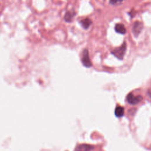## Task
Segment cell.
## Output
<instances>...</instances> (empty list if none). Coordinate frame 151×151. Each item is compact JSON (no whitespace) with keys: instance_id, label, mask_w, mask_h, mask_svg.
Segmentation results:
<instances>
[{"instance_id":"cell-1","label":"cell","mask_w":151,"mask_h":151,"mask_svg":"<svg viewBox=\"0 0 151 151\" xmlns=\"http://www.w3.org/2000/svg\"><path fill=\"white\" fill-rule=\"evenodd\" d=\"M127 43H126V42H124L121 45L120 47L113 50L111 52V53L116 58L121 60H123L124 58L125 53L127 52Z\"/></svg>"},{"instance_id":"cell-2","label":"cell","mask_w":151,"mask_h":151,"mask_svg":"<svg viewBox=\"0 0 151 151\" xmlns=\"http://www.w3.org/2000/svg\"><path fill=\"white\" fill-rule=\"evenodd\" d=\"M142 96H135L133 93H129L127 97V102L130 104L132 105H135L140 103L142 100Z\"/></svg>"},{"instance_id":"cell-3","label":"cell","mask_w":151,"mask_h":151,"mask_svg":"<svg viewBox=\"0 0 151 151\" xmlns=\"http://www.w3.org/2000/svg\"><path fill=\"white\" fill-rule=\"evenodd\" d=\"M82 62L84 66L87 68H90L92 66V63L89 57V53L87 49H85L83 52V56L82 58Z\"/></svg>"},{"instance_id":"cell-4","label":"cell","mask_w":151,"mask_h":151,"mask_svg":"<svg viewBox=\"0 0 151 151\" xmlns=\"http://www.w3.org/2000/svg\"><path fill=\"white\" fill-rule=\"evenodd\" d=\"M143 24L139 21H136L132 27V33L135 37H138L143 29Z\"/></svg>"},{"instance_id":"cell-5","label":"cell","mask_w":151,"mask_h":151,"mask_svg":"<svg viewBox=\"0 0 151 151\" xmlns=\"http://www.w3.org/2000/svg\"><path fill=\"white\" fill-rule=\"evenodd\" d=\"M115 30L117 33H119L120 34L124 35L127 33V29H126L124 25L121 23H118L116 24Z\"/></svg>"},{"instance_id":"cell-6","label":"cell","mask_w":151,"mask_h":151,"mask_svg":"<svg viewBox=\"0 0 151 151\" xmlns=\"http://www.w3.org/2000/svg\"><path fill=\"white\" fill-rule=\"evenodd\" d=\"M80 24L82 28L85 30H87L92 24V21L90 19L86 18L80 21Z\"/></svg>"},{"instance_id":"cell-7","label":"cell","mask_w":151,"mask_h":151,"mask_svg":"<svg viewBox=\"0 0 151 151\" xmlns=\"http://www.w3.org/2000/svg\"><path fill=\"white\" fill-rule=\"evenodd\" d=\"M76 14V13H75V11H67L65 13L64 16V21L67 22H71Z\"/></svg>"},{"instance_id":"cell-8","label":"cell","mask_w":151,"mask_h":151,"mask_svg":"<svg viewBox=\"0 0 151 151\" xmlns=\"http://www.w3.org/2000/svg\"><path fill=\"white\" fill-rule=\"evenodd\" d=\"M94 148L92 146L89 145H80L78 146L75 151H90V150L93 149Z\"/></svg>"},{"instance_id":"cell-9","label":"cell","mask_w":151,"mask_h":151,"mask_svg":"<svg viewBox=\"0 0 151 151\" xmlns=\"http://www.w3.org/2000/svg\"><path fill=\"white\" fill-rule=\"evenodd\" d=\"M124 110L123 107L118 106L116 108L115 113L116 117H122L124 115Z\"/></svg>"},{"instance_id":"cell-10","label":"cell","mask_w":151,"mask_h":151,"mask_svg":"<svg viewBox=\"0 0 151 151\" xmlns=\"http://www.w3.org/2000/svg\"><path fill=\"white\" fill-rule=\"evenodd\" d=\"M124 0H109V3L111 5H117L118 4L122 3V2H123Z\"/></svg>"}]
</instances>
